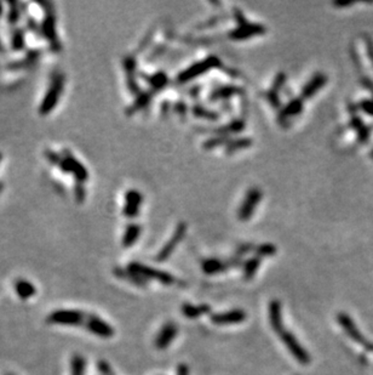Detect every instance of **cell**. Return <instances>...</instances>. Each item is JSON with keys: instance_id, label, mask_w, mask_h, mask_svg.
<instances>
[{"instance_id": "cell-19", "label": "cell", "mask_w": 373, "mask_h": 375, "mask_svg": "<svg viewBox=\"0 0 373 375\" xmlns=\"http://www.w3.org/2000/svg\"><path fill=\"white\" fill-rule=\"evenodd\" d=\"M252 143L253 141L248 137H239L236 138V140H230L226 145V152L228 153V154H231V153H235L238 152V151L251 147Z\"/></svg>"}, {"instance_id": "cell-23", "label": "cell", "mask_w": 373, "mask_h": 375, "mask_svg": "<svg viewBox=\"0 0 373 375\" xmlns=\"http://www.w3.org/2000/svg\"><path fill=\"white\" fill-rule=\"evenodd\" d=\"M260 265V257H251L250 260L245 262L243 265V278L245 279H251L257 272L258 267Z\"/></svg>"}, {"instance_id": "cell-2", "label": "cell", "mask_w": 373, "mask_h": 375, "mask_svg": "<svg viewBox=\"0 0 373 375\" xmlns=\"http://www.w3.org/2000/svg\"><path fill=\"white\" fill-rule=\"evenodd\" d=\"M337 321L340 323L341 327L344 329V332L347 333L348 337L352 340H354L355 342L360 344L361 346H364L367 351L373 352V342H370L364 335L361 334V332L359 330V328L357 327V324L354 323V321L347 315V313H338Z\"/></svg>"}, {"instance_id": "cell-7", "label": "cell", "mask_w": 373, "mask_h": 375, "mask_svg": "<svg viewBox=\"0 0 373 375\" xmlns=\"http://www.w3.org/2000/svg\"><path fill=\"white\" fill-rule=\"evenodd\" d=\"M267 32V28L262 24L258 23H245L240 24L238 28H235L234 31H231L229 33V38L231 40H246L248 38H252V36L260 35V34H264Z\"/></svg>"}, {"instance_id": "cell-24", "label": "cell", "mask_w": 373, "mask_h": 375, "mask_svg": "<svg viewBox=\"0 0 373 375\" xmlns=\"http://www.w3.org/2000/svg\"><path fill=\"white\" fill-rule=\"evenodd\" d=\"M192 112L196 118H204V119H209V120H217V119L219 118L218 114L210 111V109H206L205 107L200 106V104H195V106L192 108Z\"/></svg>"}, {"instance_id": "cell-10", "label": "cell", "mask_w": 373, "mask_h": 375, "mask_svg": "<svg viewBox=\"0 0 373 375\" xmlns=\"http://www.w3.org/2000/svg\"><path fill=\"white\" fill-rule=\"evenodd\" d=\"M303 101L304 100L302 99V97L292 99L291 101L280 111L279 118H277L279 123L281 124V125H285V123H286L290 118H293V117H297L298 114H301L302 111H303Z\"/></svg>"}, {"instance_id": "cell-9", "label": "cell", "mask_w": 373, "mask_h": 375, "mask_svg": "<svg viewBox=\"0 0 373 375\" xmlns=\"http://www.w3.org/2000/svg\"><path fill=\"white\" fill-rule=\"evenodd\" d=\"M326 83H327V75L323 74V73H316V74L303 86L301 97L303 100L310 99L316 92H319V90L325 86Z\"/></svg>"}, {"instance_id": "cell-4", "label": "cell", "mask_w": 373, "mask_h": 375, "mask_svg": "<svg viewBox=\"0 0 373 375\" xmlns=\"http://www.w3.org/2000/svg\"><path fill=\"white\" fill-rule=\"evenodd\" d=\"M279 337L281 339V341L286 345V347L289 349V351L291 352L292 356L297 359L301 364L307 366V364L310 363V356H309L308 352L306 351V349L302 347V345L297 341L296 337L293 334L286 330L285 328L281 333H279Z\"/></svg>"}, {"instance_id": "cell-31", "label": "cell", "mask_w": 373, "mask_h": 375, "mask_svg": "<svg viewBox=\"0 0 373 375\" xmlns=\"http://www.w3.org/2000/svg\"><path fill=\"white\" fill-rule=\"evenodd\" d=\"M73 375H84V361H82V358H75L73 362Z\"/></svg>"}, {"instance_id": "cell-30", "label": "cell", "mask_w": 373, "mask_h": 375, "mask_svg": "<svg viewBox=\"0 0 373 375\" xmlns=\"http://www.w3.org/2000/svg\"><path fill=\"white\" fill-rule=\"evenodd\" d=\"M285 82H286V74H285V73H279V74L275 77V80L274 83H273V86L270 90H273V91L275 92H279V90L281 89L282 85L285 84Z\"/></svg>"}, {"instance_id": "cell-5", "label": "cell", "mask_w": 373, "mask_h": 375, "mask_svg": "<svg viewBox=\"0 0 373 375\" xmlns=\"http://www.w3.org/2000/svg\"><path fill=\"white\" fill-rule=\"evenodd\" d=\"M262 191H260L258 187H253V188L248 189V192L246 193L245 199L243 201L240 209H239L238 216L241 221H246L248 219H251V216L255 213L256 208L259 204L260 199H262Z\"/></svg>"}, {"instance_id": "cell-14", "label": "cell", "mask_w": 373, "mask_h": 375, "mask_svg": "<svg viewBox=\"0 0 373 375\" xmlns=\"http://www.w3.org/2000/svg\"><path fill=\"white\" fill-rule=\"evenodd\" d=\"M141 202H142V196L137 191H129L126 194V208L125 215L128 218H135L137 216L138 210H140Z\"/></svg>"}, {"instance_id": "cell-32", "label": "cell", "mask_w": 373, "mask_h": 375, "mask_svg": "<svg viewBox=\"0 0 373 375\" xmlns=\"http://www.w3.org/2000/svg\"><path fill=\"white\" fill-rule=\"evenodd\" d=\"M174 108H175V111H176L178 114H181L182 117H184L187 114L188 107H187V104L184 103V102H182V101L177 102V103L175 104Z\"/></svg>"}, {"instance_id": "cell-28", "label": "cell", "mask_w": 373, "mask_h": 375, "mask_svg": "<svg viewBox=\"0 0 373 375\" xmlns=\"http://www.w3.org/2000/svg\"><path fill=\"white\" fill-rule=\"evenodd\" d=\"M150 97H152V94H150V92H145V94L141 95V96L138 97L137 101H136V103L133 104L132 108H131V112H136L138 111V109L143 108L145 106H147L148 102L150 101Z\"/></svg>"}, {"instance_id": "cell-22", "label": "cell", "mask_w": 373, "mask_h": 375, "mask_svg": "<svg viewBox=\"0 0 373 375\" xmlns=\"http://www.w3.org/2000/svg\"><path fill=\"white\" fill-rule=\"evenodd\" d=\"M140 235H141V227H140V226H138V225L129 226V227L126 228L125 236H124V240H123L124 247H126V248L132 247V245L135 244L136 240L138 239Z\"/></svg>"}, {"instance_id": "cell-21", "label": "cell", "mask_w": 373, "mask_h": 375, "mask_svg": "<svg viewBox=\"0 0 373 375\" xmlns=\"http://www.w3.org/2000/svg\"><path fill=\"white\" fill-rule=\"evenodd\" d=\"M146 80L150 84V86L158 91V90H162L167 84H169V78L165 74L164 72H159L154 75H150V77H146Z\"/></svg>"}, {"instance_id": "cell-26", "label": "cell", "mask_w": 373, "mask_h": 375, "mask_svg": "<svg viewBox=\"0 0 373 375\" xmlns=\"http://www.w3.org/2000/svg\"><path fill=\"white\" fill-rule=\"evenodd\" d=\"M256 254L258 257H268L273 256L276 254V247L270 243H265V244H260L256 248Z\"/></svg>"}, {"instance_id": "cell-17", "label": "cell", "mask_w": 373, "mask_h": 375, "mask_svg": "<svg viewBox=\"0 0 373 375\" xmlns=\"http://www.w3.org/2000/svg\"><path fill=\"white\" fill-rule=\"evenodd\" d=\"M202 271L206 274H216L219 272H223L224 270L229 269L230 264L229 262H222L221 260L217 259H207L202 261Z\"/></svg>"}, {"instance_id": "cell-3", "label": "cell", "mask_w": 373, "mask_h": 375, "mask_svg": "<svg viewBox=\"0 0 373 375\" xmlns=\"http://www.w3.org/2000/svg\"><path fill=\"white\" fill-rule=\"evenodd\" d=\"M129 270L132 273L137 274L140 277H145V278H150L155 279V281L160 282V283L165 284V286H172V284L177 283L176 278L171 274L166 273L164 271H160V270H155L153 267L145 266L142 264H131L129 266Z\"/></svg>"}, {"instance_id": "cell-35", "label": "cell", "mask_w": 373, "mask_h": 375, "mask_svg": "<svg viewBox=\"0 0 373 375\" xmlns=\"http://www.w3.org/2000/svg\"><path fill=\"white\" fill-rule=\"evenodd\" d=\"M372 157H373V152H372Z\"/></svg>"}, {"instance_id": "cell-29", "label": "cell", "mask_w": 373, "mask_h": 375, "mask_svg": "<svg viewBox=\"0 0 373 375\" xmlns=\"http://www.w3.org/2000/svg\"><path fill=\"white\" fill-rule=\"evenodd\" d=\"M265 99L269 101V103L272 104L273 108H280V99L277 92L273 91V90H269V91L265 92Z\"/></svg>"}, {"instance_id": "cell-27", "label": "cell", "mask_w": 373, "mask_h": 375, "mask_svg": "<svg viewBox=\"0 0 373 375\" xmlns=\"http://www.w3.org/2000/svg\"><path fill=\"white\" fill-rule=\"evenodd\" d=\"M17 293H18V295L21 296V298L27 299L33 295L34 288L33 286H31V284L27 283V282H21V283L17 284Z\"/></svg>"}, {"instance_id": "cell-8", "label": "cell", "mask_w": 373, "mask_h": 375, "mask_svg": "<svg viewBox=\"0 0 373 375\" xmlns=\"http://www.w3.org/2000/svg\"><path fill=\"white\" fill-rule=\"evenodd\" d=\"M247 315L243 310H231L229 312L216 313L211 316V321L213 324L226 325V324H236L243 323L246 320Z\"/></svg>"}, {"instance_id": "cell-1", "label": "cell", "mask_w": 373, "mask_h": 375, "mask_svg": "<svg viewBox=\"0 0 373 375\" xmlns=\"http://www.w3.org/2000/svg\"><path fill=\"white\" fill-rule=\"evenodd\" d=\"M221 66V61L218 60V57L216 56H210V57L205 58V60L200 61V62L194 63L190 67H188L187 69L182 70L178 75H177L176 80L179 84H186V83L192 82L193 79H195L199 75H202L204 73L209 72L210 69L214 67H218Z\"/></svg>"}, {"instance_id": "cell-16", "label": "cell", "mask_w": 373, "mask_h": 375, "mask_svg": "<svg viewBox=\"0 0 373 375\" xmlns=\"http://www.w3.org/2000/svg\"><path fill=\"white\" fill-rule=\"evenodd\" d=\"M241 89L239 86H234V85H226V86L217 87L212 91L211 96H210V101H218V100H227L230 96L236 94H240Z\"/></svg>"}, {"instance_id": "cell-13", "label": "cell", "mask_w": 373, "mask_h": 375, "mask_svg": "<svg viewBox=\"0 0 373 375\" xmlns=\"http://www.w3.org/2000/svg\"><path fill=\"white\" fill-rule=\"evenodd\" d=\"M87 328L90 329V332L95 333V334L102 338H111L113 337L114 334V330L111 325H108L106 322H103V321L99 320V318L95 317V316L90 317L89 323H87Z\"/></svg>"}, {"instance_id": "cell-34", "label": "cell", "mask_w": 373, "mask_h": 375, "mask_svg": "<svg viewBox=\"0 0 373 375\" xmlns=\"http://www.w3.org/2000/svg\"><path fill=\"white\" fill-rule=\"evenodd\" d=\"M177 375H189V371H188L187 366L181 364V366L178 367V371H177Z\"/></svg>"}, {"instance_id": "cell-12", "label": "cell", "mask_w": 373, "mask_h": 375, "mask_svg": "<svg viewBox=\"0 0 373 375\" xmlns=\"http://www.w3.org/2000/svg\"><path fill=\"white\" fill-rule=\"evenodd\" d=\"M176 335H177L176 325H175L174 323H166V324L162 327V329L160 330L159 334H158L157 339H155V346L160 350L166 349V347L171 344L172 340L175 339Z\"/></svg>"}, {"instance_id": "cell-25", "label": "cell", "mask_w": 373, "mask_h": 375, "mask_svg": "<svg viewBox=\"0 0 373 375\" xmlns=\"http://www.w3.org/2000/svg\"><path fill=\"white\" fill-rule=\"evenodd\" d=\"M229 136H222V135H218V136H214V137H211L209 138V140H206L204 142V145H202V147H204V150H213V148L216 147H219V146H226L227 143L229 142Z\"/></svg>"}, {"instance_id": "cell-18", "label": "cell", "mask_w": 373, "mask_h": 375, "mask_svg": "<svg viewBox=\"0 0 373 375\" xmlns=\"http://www.w3.org/2000/svg\"><path fill=\"white\" fill-rule=\"evenodd\" d=\"M210 311H211V307H210L209 305L194 306L190 305V304H184V305L182 306V313H183L187 318L200 317V316L209 313Z\"/></svg>"}, {"instance_id": "cell-15", "label": "cell", "mask_w": 373, "mask_h": 375, "mask_svg": "<svg viewBox=\"0 0 373 375\" xmlns=\"http://www.w3.org/2000/svg\"><path fill=\"white\" fill-rule=\"evenodd\" d=\"M269 320L275 333H281L285 329L281 320V305L277 300H273L269 305Z\"/></svg>"}, {"instance_id": "cell-6", "label": "cell", "mask_w": 373, "mask_h": 375, "mask_svg": "<svg viewBox=\"0 0 373 375\" xmlns=\"http://www.w3.org/2000/svg\"><path fill=\"white\" fill-rule=\"evenodd\" d=\"M186 231H187L186 222H179L178 225H177L172 237L170 238L169 242L162 248V250H160L159 254L157 255L155 259H157L158 261H165L166 259H169V257L171 256L172 253H174V250L176 249L177 245L179 244V242L183 239L184 235H186Z\"/></svg>"}, {"instance_id": "cell-33", "label": "cell", "mask_w": 373, "mask_h": 375, "mask_svg": "<svg viewBox=\"0 0 373 375\" xmlns=\"http://www.w3.org/2000/svg\"><path fill=\"white\" fill-rule=\"evenodd\" d=\"M361 108L364 109L366 113L372 114L373 116V101H364L361 102Z\"/></svg>"}, {"instance_id": "cell-20", "label": "cell", "mask_w": 373, "mask_h": 375, "mask_svg": "<svg viewBox=\"0 0 373 375\" xmlns=\"http://www.w3.org/2000/svg\"><path fill=\"white\" fill-rule=\"evenodd\" d=\"M245 129V123L243 120H233L228 125H224L219 129H214V133L219 134L222 136H229L230 134H238Z\"/></svg>"}, {"instance_id": "cell-11", "label": "cell", "mask_w": 373, "mask_h": 375, "mask_svg": "<svg viewBox=\"0 0 373 375\" xmlns=\"http://www.w3.org/2000/svg\"><path fill=\"white\" fill-rule=\"evenodd\" d=\"M50 322L57 324L77 325L82 322V313L78 311H57L50 316Z\"/></svg>"}]
</instances>
